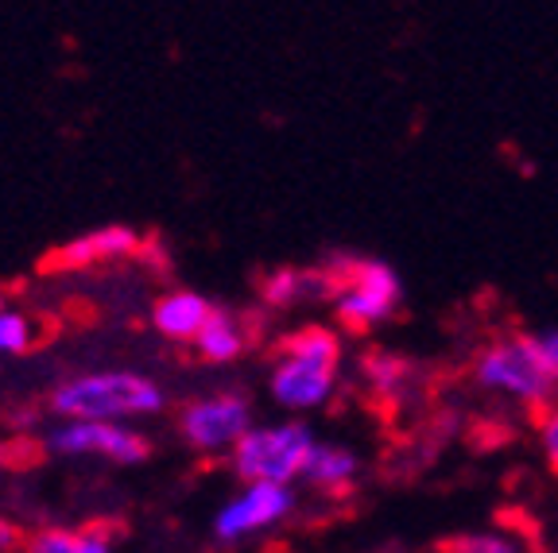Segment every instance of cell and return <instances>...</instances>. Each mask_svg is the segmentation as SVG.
I'll list each match as a JSON object with an SVG mask.
<instances>
[{
    "label": "cell",
    "instance_id": "cell-5",
    "mask_svg": "<svg viewBox=\"0 0 558 553\" xmlns=\"http://www.w3.org/2000/svg\"><path fill=\"white\" fill-rule=\"evenodd\" d=\"M248 418H253L248 395L218 391V395L186 398L179 407V430L194 450H221V445H236L244 433L253 430Z\"/></svg>",
    "mask_w": 558,
    "mask_h": 553
},
{
    "label": "cell",
    "instance_id": "cell-1",
    "mask_svg": "<svg viewBox=\"0 0 558 553\" xmlns=\"http://www.w3.org/2000/svg\"><path fill=\"white\" fill-rule=\"evenodd\" d=\"M465 372L481 388L508 391L527 407L532 426H539L558 407V333H493L470 353Z\"/></svg>",
    "mask_w": 558,
    "mask_h": 553
},
{
    "label": "cell",
    "instance_id": "cell-6",
    "mask_svg": "<svg viewBox=\"0 0 558 553\" xmlns=\"http://www.w3.org/2000/svg\"><path fill=\"white\" fill-rule=\"evenodd\" d=\"M47 445L59 453H105V457L113 460H144L151 453V441L144 438L140 430L132 426H121V422H66L59 430L47 433Z\"/></svg>",
    "mask_w": 558,
    "mask_h": 553
},
{
    "label": "cell",
    "instance_id": "cell-20",
    "mask_svg": "<svg viewBox=\"0 0 558 553\" xmlns=\"http://www.w3.org/2000/svg\"><path fill=\"white\" fill-rule=\"evenodd\" d=\"M27 534L16 527V523H9L4 515H0V550H16V545H24Z\"/></svg>",
    "mask_w": 558,
    "mask_h": 553
},
{
    "label": "cell",
    "instance_id": "cell-16",
    "mask_svg": "<svg viewBox=\"0 0 558 553\" xmlns=\"http://www.w3.org/2000/svg\"><path fill=\"white\" fill-rule=\"evenodd\" d=\"M303 476L311 480L314 488L323 492H349L353 488V476H357V457L345 445H314L311 460H306Z\"/></svg>",
    "mask_w": 558,
    "mask_h": 553
},
{
    "label": "cell",
    "instance_id": "cell-10",
    "mask_svg": "<svg viewBox=\"0 0 558 553\" xmlns=\"http://www.w3.org/2000/svg\"><path fill=\"white\" fill-rule=\"evenodd\" d=\"M260 298L268 306H295V303H333V279L326 263L311 268H276L260 279Z\"/></svg>",
    "mask_w": 558,
    "mask_h": 553
},
{
    "label": "cell",
    "instance_id": "cell-14",
    "mask_svg": "<svg viewBox=\"0 0 558 553\" xmlns=\"http://www.w3.org/2000/svg\"><path fill=\"white\" fill-rule=\"evenodd\" d=\"M361 376H365L368 391H373L376 398H384L392 410H400V398L411 391V380H415V360H408V356L400 353H388V348H368L365 356H361Z\"/></svg>",
    "mask_w": 558,
    "mask_h": 553
},
{
    "label": "cell",
    "instance_id": "cell-11",
    "mask_svg": "<svg viewBox=\"0 0 558 553\" xmlns=\"http://www.w3.org/2000/svg\"><path fill=\"white\" fill-rule=\"evenodd\" d=\"M214 314V303L206 294L191 291V286H174V291H163L151 306V325L171 341H194L202 333V325Z\"/></svg>",
    "mask_w": 558,
    "mask_h": 553
},
{
    "label": "cell",
    "instance_id": "cell-13",
    "mask_svg": "<svg viewBox=\"0 0 558 553\" xmlns=\"http://www.w3.org/2000/svg\"><path fill=\"white\" fill-rule=\"evenodd\" d=\"M113 527L109 523H82V527H35L24 542V553H109Z\"/></svg>",
    "mask_w": 558,
    "mask_h": 553
},
{
    "label": "cell",
    "instance_id": "cell-9",
    "mask_svg": "<svg viewBox=\"0 0 558 553\" xmlns=\"http://www.w3.org/2000/svg\"><path fill=\"white\" fill-rule=\"evenodd\" d=\"M338 368L318 360H299V356H276L271 368V395L288 407H314L330 395Z\"/></svg>",
    "mask_w": 558,
    "mask_h": 553
},
{
    "label": "cell",
    "instance_id": "cell-15",
    "mask_svg": "<svg viewBox=\"0 0 558 553\" xmlns=\"http://www.w3.org/2000/svg\"><path fill=\"white\" fill-rule=\"evenodd\" d=\"M271 356H299V360H318V364H341V337L338 329L306 321V325L288 329L283 337L271 345Z\"/></svg>",
    "mask_w": 558,
    "mask_h": 553
},
{
    "label": "cell",
    "instance_id": "cell-18",
    "mask_svg": "<svg viewBox=\"0 0 558 553\" xmlns=\"http://www.w3.org/2000/svg\"><path fill=\"white\" fill-rule=\"evenodd\" d=\"M35 345V321L20 310H0V353H24Z\"/></svg>",
    "mask_w": 558,
    "mask_h": 553
},
{
    "label": "cell",
    "instance_id": "cell-17",
    "mask_svg": "<svg viewBox=\"0 0 558 553\" xmlns=\"http://www.w3.org/2000/svg\"><path fill=\"white\" fill-rule=\"evenodd\" d=\"M532 545L515 542L505 534H481V530H462V534H442L430 542V553H527Z\"/></svg>",
    "mask_w": 558,
    "mask_h": 553
},
{
    "label": "cell",
    "instance_id": "cell-7",
    "mask_svg": "<svg viewBox=\"0 0 558 553\" xmlns=\"http://www.w3.org/2000/svg\"><path fill=\"white\" fill-rule=\"evenodd\" d=\"M291 507H295V492L288 484H248L236 500H229L218 511L214 534L221 542H233V538H244L253 534V530L279 523Z\"/></svg>",
    "mask_w": 558,
    "mask_h": 553
},
{
    "label": "cell",
    "instance_id": "cell-21",
    "mask_svg": "<svg viewBox=\"0 0 558 553\" xmlns=\"http://www.w3.org/2000/svg\"><path fill=\"white\" fill-rule=\"evenodd\" d=\"M0 310H4V294H0Z\"/></svg>",
    "mask_w": 558,
    "mask_h": 553
},
{
    "label": "cell",
    "instance_id": "cell-2",
    "mask_svg": "<svg viewBox=\"0 0 558 553\" xmlns=\"http://www.w3.org/2000/svg\"><path fill=\"white\" fill-rule=\"evenodd\" d=\"M163 407V388L140 372H82L51 391V410L70 422H113Z\"/></svg>",
    "mask_w": 558,
    "mask_h": 553
},
{
    "label": "cell",
    "instance_id": "cell-3",
    "mask_svg": "<svg viewBox=\"0 0 558 553\" xmlns=\"http://www.w3.org/2000/svg\"><path fill=\"white\" fill-rule=\"evenodd\" d=\"M326 271L333 279V314L345 333H368L376 321L392 318L400 306V275L384 260L357 251H330Z\"/></svg>",
    "mask_w": 558,
    "mask_h": 553
},
{
    "label": "cell",
    "instance_id": "cell-4",
    "mask_svg": "<svg viewBox=\"0 0 558 553\" xmlns=\"http://www.w3.org/2000/svg\"><path fill=\"white\" fill-rule=\"evenodd\" d=\"M314 445L318 441L306 422L253 426L233 445V468L248 484H288L306 468Z\"/></svg>",
    "mask_w": 558,
    "mask_h": 553
},
{
    "label": "cell",
    "instance_id": "cell-8",
    "mask_svg": "<svg viewBox=\"0 0 558 553\" xmlns=\"http://www.w3.org/2000/svg\"><path fill=\"white\" fill-rule=\"evenodd\" d=\"M140 248V233L129 225H101L89 229V233H78L62 241L59 248H51L39 260L44 271H78L89 268V263H105V260H121V256H132Z\"/></svg>",
    "mask_w": 558,
    "mask_h": 553
},
{
    "label": "cell",
    "instance_id": "cell-19",
    "mask_svg": "<svg viewBox=\"0 0 558 553\" xmlns=\"http://www.w3.org/2000/svg\"><path fill=\"white\" fill-rule=\"evenodd\" d=\"M539 438H543V457H547V468L558 476V407L539 422Z\"/></svg>",
    "mask_w": 558,
    "mask_h": 553
},
{
    "label": "cell",
    "instance_id": "cell-22",
    "mask_svg": "<svg viewBox=\"0 0 558 553\" xmlns=\"http://www.w3.org/2000/svg\"><path fill=\"white\" fill-rule=\"evenodd\" d=\"M376 553H396V550H376Z\"/></svg>",
    "mask_w": 558,
    "mask_h": 553
},
{
    "label": "cell",
    "instance_id": "cell-12",
    "mask_svg": "<svg viewBox=\"0 0 558 553\" xmlns=\"http://www.w3.org/2000/svg\"><path fill=\"white\" fill-rule=\"evenodd\" d=\"M256 318L253 314H236V310H226V306H214L209 321L202 325V333L194 337V348L198 356L214 364H226V360H236L244 348L256 341Z\"/></svg>",
    "mask_w": 558,
    "mask_h": 553
}]
</instances>
